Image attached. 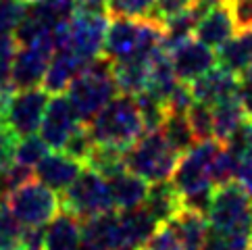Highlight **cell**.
<instances>
[{"mask_svg": "<svg viewBox=\"0 0 252 250\" xmlns=\"http://www.w3.org/2000/svg\"><path fill=\"white\" fill-rule=\"evenodd\" d=\"M209 227L233 250H248L252 240V196L236 180L217 186L206 213Z\"/></svg>", "mask_w": 252, "mask_h": 250, "instance_id": "6da1fadb", "label": "cell"}, {"mask_svg": "<svg viewBox=\"0 0 252 250\" xmlns=\"http://www.w3.org/2000/svg\"><path fill=\"white\" fill-rule=\"evenodd\" d=\"M117 94L121 92L115 79L113 61L104 55L90 61L82 73L67 88V98L73 104L82 123L92 121Z\"/></svg>", "mask_w": 252, "mask_h": 250, "instance_id": "7a4b0ae2", "label": "cell"}, {"mask_svg": "<svg viewBox=\"0 0 252 250\" xmlns=\"http://www.w3.org/2000/svg\"><path fill=\"white\" fill-rule=\"evenodd\" d=\"M163 48V25L155 19L115 17L109 23L102 55L113 62L129 59H150Z\"/></svg>", "mask_w": 252, "mask_h": 250, "instance_id": "3957f363", "label": "cell"}, {"mask_svg": "<svg viewBox=\"0 0 252 250\" xmlns=\"http://www.w3.org/2000/svg\"><path fill=\"white\" fill-rule=\"evenodd\" d=\"M96 144L113 148H129L142 133L144 123L136 98L129 94H117L96 117L86 123Z\"/></svg>", "mask_w": 252, "mask_h": 250, "instance_id": "277c9868", "label": "cell"}, {"mask_svg": "<svg viewBox=\"0 0 252 250\" xmlns=\"http://www.w3.org/2000/svg\"><path fill=\"white\" fill-rule=\"evenodd\" d=\"M125 169L148 184L169 182L173 177L179 155L165 140L163 131H144L129 148L123 150Z\"/></svg>", "mask_w": 252, "mask_h": 250, "instance_id": "5b68a950", "label": "cell"}, {"mask_svg": "<svg viewBox=\"0 0 252 250\" xmlns=\"http://www.w3.org/2000/svg\"><path fill=\"white\" fill-rule=\"evenodd\" d=\"M59 198H61L63 211L73 213V215L79 217L82 221L96 217V215H102V213L115 211L106 177L96 173L94 169H90V167H84V171L75 177V182L71 184Z\"/></svg>", "mask_w": 252, "mask_h": 250, "instance_id": "8992f818", "label": "cell"}, {"mask_svg": "<svg viewBox=\"0 0 252 250\" xmlns=\"http://www.w3.org/2000/svg\"><path fill=\"white\" fill-rule=\"evenodd\" d=\"M8 207L13 215L19 219L23 227H44L57 217L61 211V198L57 192L40 184L38 180H30L21 188L8 194Z\"/></svg>", "mask_w": 252, "mask_h": 250, "instance_id": "52a82bcc", "label": "cell"}, {"mask_svg": "<svg viewBox=\"0 0 252 250\" xmlns=\"http://www.w3.org/2000/svg\"><path fill=\"white\" fill-rule=\"evenodd\" d=\"M50 94L44 88H28V90H13L4 104V125L15 138L33 136L40 129L44 111L48 106Z\"/></svg>", "mask_w": 252, "mask_h": 250, "instance_id": "ba28073f", "label": "cell"}, {"mask_svg": "<svg viewBox=\"0 0 252 250\" xmlns=\"http://www.w3.org/2000/svg\"><path fill=\"white\" fill-rule=\"evenodd\" d=\"M109 13L79 8L69 21L67 28V48H71L84 61H92L102 55L106 30H109Z\"/></svg>", "mask_w": 252, "mask_h": 250, "instance_id": "9c48e42d", "label": "cell"}, {"mask_svg": "<svg viewBox=\"0 0 252 250\" xmlns=\"http://www.w3.org/2000/svg\"><path fill=\"white\" fill-rule=\"evenodd\" d=\"M55 31L44 35L38 42L19 46L13 61L11 69V88L13 90H28V88H38L44 82L50 59L55 55Z\"/></svg>", "mask_w": 252, "mask_h": 250, "instance_id": "30bf717a", "label": "cell"}, {"mask_svg": "<svg viewBox=\"0 0 252 250\" xmlns=\"http://www.w3.org/2000/svg\"><path fill=\"white\" fill-rule=\"evenodd\" d=\"M219 146L221 144L217 140L196 142L188 153H184L182 156H179L171 182H173V186L177 188V192L182 196L213 186L209 171H211L213 156L217 155Z\"/></svg>", "mask_w": 252, "mask_h": 250, "instance_id": "8fae6325", "label": "cell"}, {"mask_svg": "<svg viewBox=\"0 0 252 250\" xmlns=\"http://www.w3.org/2000/svg\"><path fill=\"white\" fill-rule=\"evenodd\" d=\"M82 119L77 117L73 104L67 94H55L48 100L40 125V138L46 142L50 150H63L67 140L82 127Z\"/></svg>", "mask_w": 252, "mask_h": 250, "instance_id": "7c38bea8", "label": "cell"}, {"mask_svg": "<svg viewBox=\"0 0 252 250\" xmlns=\"http://www.w3.org/2000/svg\"><path fill=\"white\" fill-rule=\"evenodd\" d=\"M171 57V65H173L175 77L182 84H192L198 77L209 73L211 69L217 67V50L206 46L200 40L190 38L175 48L167 50Z\"/></svg>", "mask_w": 252, "mask_h": 250, "instance_id": "4fadbf2b", "label": "cell"}, {"mask_svg": "<svg viewBox=\"0 0 252 250\" xmlns=\"http://www.w3.org/2000/svg\"><path fill=\"white\" fill-rule=\"evenodd\" d=\"M236 33H238V28H236V19H233L229 0H221L217 4L206 6V11L200 17V21L196 25V31H194L196 40H200L213 50L221 48Z\"/></svg>", "mask_w": 252, "mask_h": 250, "instance_id": "5bb4252c", "label": "cell"}, {"mask_svg": "<svg viewBox=\"0 0 252 250\" xmlns=\"http://www.w3.org/2000/svg\"><path fill=\"white\" fill-rule=\"evenodd\" d=\"M84 163L73 156H69L63 150L48 153L33 169V177L40 184L50 188L52 192L63 194L67 188L75 182V177L84 171Z\"/></svg>", "mask_w": 252, "mask_h": 250, "instance_id": "9a60e30c", "label": "cell"}, {"mask_svg": "<svg viewBox=\"0 0 252 250\" xmlns=\"http://www.w3.org/2000/svg\"><path fill=\"white\" fill-rule=\"evenodd\" d=\"M84 246L90 250H125V236L119 211H109L102 215L82 221Z\"/></svg>", "mask_w": 252, "mask_h": 250, "instance_id": "2e32d148", "label": "cell"}, {"mask_svg": "<svg viewBox=\"0 0 252 250\" xmlns=\"http://www.w3.org/2000/svg\"><path fill=\"white\" fill-rule=\"evenodd\" d=\"M90 61H84L79 55H75L71 48H57L55 55L50 59V65L46 69V75H44V90L48 94H63L67 92V88L71 86V82L82 73L84 67Z\"/></svg>", "mask_w": 252, "mask_h": 250, "instance_id": "e0dca14e", "label": "cell"}, {"mask_svg": "<svg viewBox=\"0 0 252 250\" xmlns=\"http://www.w3.org/2000/svg\"><path fill=\"white\" fill-rule=\"evenodd\" d=\"M190 88H192L194 100H200L204 104L215 106L217 102H223V100H227V98L238 96L240 77L217 65L215 69H211L209 73H204L202 77H198L196 82H192Z\"/></svg>", "mask_w": 252, "mask_h": 250, "instance_id": "ac0fdd59", "label": "cell"}, {"mask_svg": "<svg viewBox=\"0 0 252 250\" xmlns=\"http://www.w3.org/2000/svg\"><path fill=\"white\" fill-rule=\"evenodd\" d=\"M82 244V219L61 209L44 229V250H79Z\"/></svg>", "mask_w": 252, "mask_h": 250, "instance_id": "d6986e66", "label": "cell"}, {"mask_svg": "<svg viewBox=\"0 0 252 250\" xmlns=\"http://www.w3.org/2000/svg\"><path fill=\"white\" fill-rule=\"evenodd\" d=\"M106 184H109V192H111V200H113L115 211L138 209L146 202L150 184L144 182L136 173L127 171V169L111 175L109 180H106Z\"/></svg>", "mask_w": 252, "mask_h": 250, "instance_id": "ffe728a7", "label": "cell"}, {"mask_svg": "<svg viewBox=\"0 0 252 250\" xmlns=\"http://www.w3.org/2000/svg\"><path fill=\"white\" fill-rule=\"evenodd\" d=\"M169 225L173 227L182 250H204L206 238H209L211 231L209 221H206L204 215L190 209H182L169 221Z\"/></svg>", "mask_w": 252, "mask_h": 250, "instance_id": "44dd1931", "label": "cell"}, {"mask_svg": "<svg viewBox=\"0 0 252 250\" xmlns=\"http://www.w3.org/2000/svg\"><path fill=\"white\" fill-rule=\"evenodd\" d=\"M144 207L150 213L158 225L169 223L179 211L184 209L182 204V194L177 192V188L173 186V182H160V184H150L148 188V196Z\"/></svg>", "mask_w": 252, "mask_h": 250, "instance_id": "7402d4cb", "label": "cell"}, {"mask_svg": "<svg viewBox=\"0 0 252 250\" xmlns=\"http://www.w3.org/2000/svg\"><path fill=\"white\" fill-rule=\"evenodd\" d=\"M119 217H121L123 236H125V250H142L158 227V223L146 211L144 204L138 209L119 211Z\"/></svg>", "mask_w": 252, "mask_h": 250, "instance_id": "603a6c76", "label": "cell"}, {"mask_svg": "<svg viewBox=\"0 0 252 250\" xmlns=\"http://www.w3.org/2000/svg\"><path fill=\"white\" fill-rule=\"evenodd\" d=\"M217 65L233 75L246 73L252 65V42L246 31H238L221 48H217Z\"/></svg>", "mask_w": 252, "mask_h": 250, "instance_id": "cb8c5ba5", "label": "cell"}, {"mask_svg": "<svg viewBox=\"0 0 252 250\" xmlns=\"http://www.w3.org/2000/svg\"><path fill=\"white\" fill-rule=\"evenodd\" d=\"M113 67H115V79L121 94L136 96L146 90L150 59H129V61L113 62Z\"/></svg>", "mask_w": 252, "mask_h": 250, "instance_id": "d4e9b609", "label": "cell"}, {"mask_svg": "<svg viewBox=\"0 0 252 250\" xmlns=\"http://www.w3.org/2000/svg\"><path fill=\"white\" fill-rule=\"evenodd\" d=\"M246 119V113L242 109V102L238 96L227 98L223 102H217L213 106V123H215V140L219 144H225L236 129Z\"/></svg>", "mask_w": 252, "mask_h": 250, "instance_id": "484cf974", "label": "cell"}, {"mask_svg": "<svg viewBox=\"0 0 252 250\" xmlns=\"http://www.w3.org/2000/svg\"><path fill=\"white\" fill-rule=\"evenodd\" d=\"M204 11H206V6L196 2L190 11H186L179 17H175V19L167 21L163 25V48L171 50V48H175L177 44L190 40L196 31V25L200 21V17L204 15Z\"/></svg>", "mask_w": 252, "mask_h": 250, "instance_id": "4316f807", "label": "cell"}, {"mask_svg": "<svg viewBox=\"0 0 252 250\" xmlns=\"http://www.w3.org/2000/svg\"><path fill=\"white\" fill-rule=\"evenodd\" d=\"M160 131H163L165 140L173 146V150L179 156H182L184 153H188V150L196 144V136H194V131L190 127V121H188L186 113L169 111L163 125H160Z\"/></svg>", "mask_w": 252, "mask_h": 250, "instance_id": "83f0119b", "label": "cell"}, {"mask_svg": "<svg viewBox=\"0 0 252 250\" xmlns=\"http://www.w3.org/2000/svg\"><path fill=\"white\" fill-rule=\"evenodd\" d=\"M84 165L90 167V169H94L96 173H100L102 177L109 180L111 175L119 173V171L125 169L123 150L121 148H113V146H104V144H94Z\"/></svg>", "mask_w": 252, "mask_h": 250, "instance_id": "f1b7e54d", "label": "cell"}, {"mask_svg": "<svg viewBox=\"0 0 252 250\" xmlns=\"http://www.w3.org/2000/svg\"><path fill=\"white\" fill-rule=\"evenodd\" d=\"M133 98H136V102H138L140 117H142V123H144V131H157V129H160V125H163L167 113H169L167 102L160 100L158 96L150 94L148 90L136 94Z\"/></svg>", "mask_w": 252, "mask_h": 250, "instance_id": "f546056e", "label": "cell"}, {"mask_svg": "<svg viewBox=\"0 0 252 250\" xmlns=\"http://www.w3.org/2000/svg\"><path fill=\"white\" fill-rule=\"evenodd\" d=\"M23 225L13 215L8 202H0V250H19L23 238Z\"/></svg>", "mask_w": 252, "mask_h": 250, "instance_id": "4dcf8cb0", "label": "cell"}, {"mask_svg": "<svg viewBox=\"0 0 252 250\" xmlns=\"http://www.w3.org/2000/svg\"><path fill=\"white\" fill-rule=\"evenodd\" d=\"M186 115H188L190 127L196 136V142L215 140V123H213V106L211 104L194 100Z\"/></svg>", "mask_w": 252, "mask_h": 250, "instance_id": "1f68e13d", "label": "cell"}, {"mask_svg": "<svg viewBox=\"0 0 252 250\" xmlns=\"http://www.w3.org/2000/svg\"><path fill=\"white\" fill-rule=\"evenodd\" d=\"M48 144L44 142L40 136H28V138H21L15 146V160L21 163L30 169H35V165L48 155Z\"/></svg>", "mask_w": 252, "mask_h": 250, "instance_id": "d6a6232c", "label": "cell"}, {"mask_svg": "<svg viewBox=\"0 0 252 250\" xmlns=\"http://www.w3.org/2000/svg\"><path fill=\"white\" fill-rule=\"evenodd\" d=\"M152 8H155V0H109L106 13L125 19H148Z\"/></svg>", "mask_w": 252, "mask_h": 250, "instance_id": "836d02e7", "label": "cell"}, {"mask_svg": "<svg viewBox=\"0 0 252 250\" xmlns=\"http://www.w3.org/2000/svg\"><path fill=\"white\" fill-rule=\"evenodd\" d=\"M30 8L28 0H0V35H11Z\"/></svg>", "mask_w": 252, "mask_h": 250, "instance_id": "e575fe53", "label": "cell"}, {"mask_svg": "<svg viewBox=\"0 0 252 250\" xmlns=\"http://www.w3.org/2000/svg\"><path fill=\"white\" fill-rule=\"evenodd\" d=\"M19 44L13 35H0V90H13L11 88V69Z\"/></svg>", "mask_w": 252, "mask_h": 250, "instance_id": "d590c367", "label": "cell"}, {"mask_svg": "<svg viewBox=\"0 0 252 250\" xmlns=\"http://www.w3.org/2000/svg\"><path fill=\"white\" fill-rule=\"evenodd\" d=\"M194 4H196V0H155V8L150 13V19L165 25L167 21L175 19V17H179L186 11H190Z\"/></svg>", "mask_w": 252, "mask_h": 250, "instance_id": "8d00e7d4", "label": "cell"}, {"mask_svg": "<svg viewBox=\"0 0 252 250\" xmlns=\"http://www.w3.org/2000/svg\"><path fill=\"white\" fill-rule=\"evenodd\" d=\"M94 144H96V142L92 140L88 125L84 123L82 127H79V129L73 133V136L67 140V144H65V148H63V153H67L69 156H73V158H77V160H82V163H86V158H88L90 150H92Z\"/></svg>", "mask_w": 252, "mask_h": 250, "instance_id": "74e56055", "label": "cell"}, {"mask_svg": "<svg viewBox=\"0 0 252 250\" xmlns=\"http://www.w3.org/2000/svg\"><path fill=\"white\" fill-rule=\"evenodd\" d=\"M142 250H182V246L177 242L173 227L169 223H163V225L157 227V231L150 236V240Z\"/></svg>", "mask_w": 252, "mask_h": 250, "instance_id": "f35d334b", "label": "cell"}, {"mask_svg": "<svg viewBox=\"0 0 252 250\" xmlns=\"http://www.w3.org/2000/svg\"><path fill=\"white\" fill-rule=\"evenodd\" d=\"M238 31L252 30V0H229Z\"/></svg>", "mask_w": 252, "mask_h": 250, "instance_id": "ab89813d", "label": "cell"}, {"mask_svg": "<svg viewBox=\"0 0 252 250\" xmlns=\"http://www.w3.org/2000/svg\"><path fill=\"white\" fill-rule=\"evenodd\" d=\"M109 0H77L79 8H90V11H106Z\"/></svg>", "mask_w": 252, "mask_h": 250, "instance_id": "60d3db41", "label": "cell"}, {"mask_svg": "<svg viewBox=\"0 0 252 250\" xmlns=\"http://www.w3.org/2000/svg\"><path fill=\"white\" fill-rule=\"evenodd\" d=\"M196 2H200V4H204V6H211V4L221 2V0H196Z\"/></svg>", "mask_w": 252, "mask_h": 250, "instance_id": "b9f144b4", "label": "cell"}, {"mask_svg": "<svg viewBox=\"0 0 252 250\" xmlns=\"http://www.w3.org/2000/svg\"><path fill=\"white\" fill-rule=\"evenodd\" d=\"M246 33H248V38H250V42H252V30H248Z\"/></svg>", "mask_w": 252, "mask_h": 250, "instance_id": "7bdbcfd3", "label": "cell"}, {"mask_svg": "<svg viewBox=\"0 0 252 250\" xmlns=\"http://www.w3.org/2000/svg\"><path fill=\"white\" fill-rule=\"evenodd\" d=\"M28 2H30V4H32V2H38V0H28Z\"/></svg>", "mask_w": 252, "mask_h": 250, "instance_id": "ee69618b", "label": "cell"}, {"mask_svg": "<svg viewBox=\"0 0 252 250\" xmlns=\"http://www.w3.org/2000/svg\"><path fill=\"white\" fill-rule=\"evenodd\" d=\"M19 250H21V248H19Z\"/></svg>", "mask_w": 252, "mask_h": 250, "instance_id": "f6af8a7d", "label": "cell"}]
</instances>
